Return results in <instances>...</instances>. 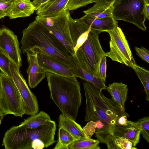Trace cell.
<instances>
[{"label":"cell","mask_w":149,"mask_h":149,"mask_svg":"<svg viewBox=\"0 0 149 149\" xmlns=\"http://www.w3.org/2000/svg\"><path fill=\"white\" fill-rule=\"evenodd\" d=\"M102 32L91 29L87 39L72 57L75 64L85 71L100 78V64L105 54L99 39V35Z\"/></svg>","instance_id":"4"},{"label":"cell","mask_w":149,"mask_h":149,"mask_svg":"<svg viewBox=\"0 0 149 149\" xmlns=\"http://www.w3.org/2000/svg\"><path fill=\"white\" fill-rule=\"evenodd\" d=\"M51 120L50 116L47 113L41 111L25 119L19 125L26 128L34 129L46 124Z\"/></svg>","instance_id":"20"},{"label":"cell","mask_w":149,"mask_h":149,"mask_svg":"<svg viewBox=\"0 0 149 149\" xmlns=\"http://www.w3.org/2000/svg\"><path fill=\"white\" fill-rule=\"evenodd\" d=\"M83 86L86 98L85 122L100 120L110 134L113 136L118 118L123 115L129 117L125 111L111 98L105 97L102 90L85 81Z\"/></svg>","instance_id":"2"},{"label":"cell","mask_w":149,"mask_h":149,"mask_svg":"<svg viewBox=\"0 0 149 149\" xmlns=\"http://www.w3.org/2000/svg\"><path fill=\"white\" fill-rule=\"evenodd\" d=\"M4 116L0 108V125H1V121L3 118Z\"/></svg>","instance_id":"39"},{"label":"cell","mask_w":149,"mask_h":149,"mask_svg":"<svg viewBox=\"0 0 149 149\" xmlns=\"http://www.w3.org/2000/svg\"><path fill=\"white\" fill-rule=\"evenodd\" d=\"M10 67L12 78L22 99L25 114L32 116L38 113L39 109L36 97L29 88L19 69L11 61Z\"/></svg>","instance_id":"9"},{"label":"cell","mask_w":149,"mask_h":149,"mask_svg":"<svg viewBox=\"0 0 149 149\" xmlns=\"http://www.w3.org/2000/svg\"><path fill=\"white\" fill-rule=\"evenodd\" d=\"M36 8L30 0H14L13 7L7 15L10 19L30 16Z\"/></svg>","instance_id":"16"},{"label":"cell","mask_w":149,"mask_h":149,"mask_svg":"<svg viewBox=\"0 0 149 149\" xmlns=\"http://www.w3.org/2000/svg\"><path fill=\"white\" fill-rule=\"evenodd\" d=\"M69 29L75 55L78 49L87 39L91 29L81 22L79 19H74L71 17Z\"/></svg>","instance_id":"12"},{"label":"cell","mask_w":149,"mask_h":149,"mask_svg":"<svg viewBox=\"0 0 149 149\" xmlns=\"http://www.w3.org/2000/svg\"><path fill=\"white\" fill-rule=\"evenodd\" d=\"M32 148L42 149L45 148L43 142L40 139H37L33 140L31 143Z\"/></svg>","instance_id":"36"},{"label":"cell","mask_w":149,"mask_h":149,"mask_svg":"<svg viewBox=\"0 0 149 149\" xmlns=\"http://www.w3.org/2000/svg\"><path fill=\"white\" fill-rule=\"evenodd\" d=\"M76 140V139L65 129L59 127L58 140L53 149H69V145Z\"/></svg>","instance_id":"22"},{"label":"cell","mask_w":149,"mask_h":149,"mask_svg":"<svg viewBox=\"0 0 149 149\" xmlns=\"http://www.w3.org/2000/svg\"><path fill=\"white\" fill-rule=\"evenodd\" d=\"M114 142L119 149H137L133 146L132 143L125 139L116 138Z\"/></svg>","instance_id":"30"},{"label":"cell","mask_w":149,"mask_h":149,"mask_svg":"<svg viewBox=\"0 0 149 149\" xmlns=\"http://www.w3.org/2000/svg\"><path fill=\"white\" fill-rule=\"evenodd\" d=\"M83 12L86 15L95 18H104L113 17L112 6L106 9L95 8L91 7Z\"/></svg>","instance_id":"26"},{"label":"cell","mask_w":149,"mask_h":149,"mask_svg":"<svg viewBox=\"0 0 149 149\" xmlns=\"http://www.w3.org/2000/svg\"><path fill=\"white\" fill-rule=\"evenodd\" d=\"M11 61L9 58L0 51V70L6 76L12 77L10 67Z\"/></svg>","instance_id":"27"},{"label":"cell","mask_w":149,"mask_h":149,"mask_svg":"<svg viewBox=\"0 0 149 149\" xmlns=\"http://www.w3.org/2000/svg\"></svg>","instance_id":"42"},{"label":"cell","mask_w":149,"mask_h":149,"mask_svg":"<svg viewBox=\"0 0 149 149\" xmlns=\"http://www.w3.org/2000/svg\"><path fill=\"white\" fill-rule=\"evenodd\" d=\"M46 74L50 98L62 114L75 121L82 98L79 82L77 79Z\"/></svg>","instance_id":"3"},{"label":"cell","mask_w":149,"mask_h":149,"mask_svg":"<svg viewBox=\"0 0 149 149\" xmlns=\"http://www.w3.org/2000/svg\"><path fill=\"white\" fill-rule=\"evenodd\" d=\"M30 52L37 53L39 64L45 72H47L70 78L77 79L76 69L38 49H35Z\"/></svg>","instance_id":"10"},{"label":"cell","mask_w":149,"mask_h":149,"mask_svg":"<svg viewBox=\"0 0 149 149\" xmlns=\"http://www.w3.org/2000/svg\"><path fill=\"white\" fill-rule=\"evenodd\" d=\"M127 116L126 115H123L120 116L117 119L116 126L122 127L131 126L127 119Z\"/></svg>","instance_id":"35"},{"label":"cell","mask_w":149,"mask_h":149,"mask_svg":"<svg viewBox=\"0 0 149 149\" xmlns=\"http://www.w3.org/2000/svg\"><path fill=\"white\" fill-rule=\"evenodd\" d=\"M48 0H33L32 2L36 8V11L40 5Z\"/></svg>","instance_id":"37"},{"label":"cell","mask_w":149,"mask_h":149,"mask_svg":"<svg viewBox=\"0 0 149 149\" xmlns=\"http://www.w3.org/2000/svg\"><path fill=\"white\" fill-rule=\"evenodd\" d=\"M23 53L38 49L77 69L72 57L65 47L41 23L35 20L22 31L20 41Z\"/></svg>","instance_id":"1"},{"label":"cell","mask_w":149,"mask_h":149,"mask_svg":"<svg viewBox=\"0 0 149 149\" xmlns=\"http://www.w3.org/2000/svg\"><path fill=\"white\" fill-rule=\"evenodd\" d=\"M59 127H62L77 139H89L84 133L81 126L75 120L62 114L58 118Z\"/></svg>","instance_id":"18"},{"label":"cell","mask_w":149,"mask_h":149,"mask_svg":"<svg viewBox=\"0 0 149 149\" xmlns=\"http://www.w3.org/2000/svg\"><path fill=\"white\" fill-rule=\"evenodd\" d=\"M144 0H117L112 6L113 17L116 20L132 24L145 31L147 19Z\"/></svg>","instance_id":"5"},{"label":"cell","mask_w":149,"mask_h":149,"mask_svg":"<svg viewBox=\"0 0 149 149\" xmlns=\"http://www.w3.org/2000/svg\"><path fill=\"white\" fill-rule=\"evenodd\" d=\"M132 68L143 84L146 93V100L149 101V71L147 69L134 64Z\"/></svg>","instance_id":"23"},{"label":"cell","mask_w":149,"mask_h":149,"mask_svg":"<svg viewBox=\"0 0 149 149\" xmlns=\"http://www.w3.org/2000/svg\"><path fill=\"white\" fill-rule=\"evenodd\" d=\"M69 0H48L40 5L36 10L37 16L51 17L60 14L65 10Z\"/></svg>","instance_id":"15"},{"label":"cell","mask_w":149,"mask_h":149,"mask_svg":"<svg viewBox=\"0 0 149 149\" xmlns=\"http://www.w3.org/2000/svg\"><path fill=\"white\" fill-rule=\"evenodd\" d=\"M117 0H92L91 3L95 4L92 7L93 8H107L112 7Z\"/></svg>","instance_id":"31"},{"label":"cell","mask_w":149,"mask_h":149,"mask_svg":"<svg viewBox=\"0 0 149 149\" xmlns=\"http://www.w3.org/2000/svg\"><path fill=\"white\" fill-rule=\"evenodd\" d=\"M0 108L4 116L12 114L22 118L25 114L23 101L12 77L0 72Z\"/></svg>","instance_id":"6"},{"label":"cell","mask_w":149,"mask_h":149,"mask_svg":"<svg viewBox=\"0 0 149 149\" xmlns=\"http://www.w3.org/2000/svg\"><path fill=\"white\" fill-rule=\"evenodd\" d=\"M107 33L110 38V50L105 53V55L113 61L132 68L136 63L128 42L121 29L118 26Z\"/></svg>","instance_id":"8"},{"label":"cell","mask_w":149,"mask_h":149,"mask_svg":"<svg viewBox=\"0 0 149 149\" xmlns=\"http://www.w3.org/2000/svg\"><path fill=\"white\" fill-rule=\"evenodd\" d=\"M26 53L28 63L26 70L28 83L31 88H34L46 77V72L39 64L37 53L31 52Z\"/></svg>","instance_id":"13"},{"label":"cell","mask_w":149,"mask_h":149,"mask_svg":"<svg viewBox=\"0 0 149 149\" xmlns=\"http://www.w3.org/2000/svg\"><path fill=\"white\" fill-rule=\"evenodd\" d=\"M96 124V127L95 130H99L104 127L103 123L100 120H98L95 122Z\"/></svg>","instance_id":"38"},{"label":"cell","mask_w":149,"mask_h":149,"mask_svg":"<svg viewBox=\"0 0 149 149\" xmlns=\"http://www.w3.org/2000/svg\"><path fill=\"white\" fill-rule=\"evenodd\" d=\"M70 11L64 10L58 15L51 17L36 16L35 20L41 23L65 47L71 55H75L69 29Z\"/></svg>","instance_id":"7"},{"label":"cell","mask_w":149,"mask_h":149,"mask_svg":"<svg viewBox=\"0 0 149 149\" xmlns=\"http://www.w3.org/2000/svg\"><path fill=\"white\" fill-rule=\"evenodd\" d=\"M100 141L90 139L76 140L68 146L69 149H99Z\"/></svg>","instance_id":"24"},{"label":"cell","mask_w":149,"mask_h":149,"mask_svg":"<svg viewBox=\"0 0 149 149\" xmlns=\"http://www.w3.org/2000/svg\"><path fill=\"white\" fill-rule=\"evenodd\" d=\"M107 56H104L102 58L99 66V73L100 78L106 82L107 69Z\"/></svg>","instance_id":"34"},{"label":"cell","mask_w":149,"mask_h":149,"mask_svg":"<svg viewBox=\"0 0 149 149\" xmlns=\"http://www.w3.org/2000/svg\"><path fill=\"white\" fill-rule=\"evenodd\" d=\"M0 51L19 69L22 66L21 50L17 35L6 28L0 30Z\"/></svg>","instance_id":"11"},{"label":"cell","mask_w":149,"mask_h":149,"mask_svg":"<svg viewBox=\"0 0 149 149\" xmlns=\"http://www.w3.org/2000/svg\"><path fill=\"white\" fill-rule=\"evenodd\" d=\"M1 93V81H0V95Z\"/></svg>","instance_id":"41"},{"label":"cell","mask_w":149,"mask_h":149,"mask_svg":"<svg viewBox=\"0 0 149 149\" xmlns=\"http://www.w3.org/2000/svg\"><path fill=\"white\" fill-rule=\"evenodd\" d=\"M132 126L139 129L140 134L146 141L149 142V117L145 116L139 119L136 122L128 120Z\"/></svg>","instance_id":"25"},{"label":"cell","mask_w":149,"mask_h":149,"mask_svg":"<svg viewBox=\"0 0 149 149\" xmlns=\"http://www.w3.org/2000/svg\"><path fill=\"white\" fill-rule=\"evenodd\" d=\"M140 130L133 126L122 127L116 126L113 131V136L116 138H121L131 141L133 146L135 147L139 142Z\"/></svg>","instance_id":"19"},{"label":"cell","mask_w":149,"mask_h":149,"mask_svg":"<svg viewBox=\"0 0 149 149\" xmlns=\"http://www.w3.org/2000/svg\"><path fill=\"white\" fill-rule=\"evenodd\" d=\"M76 69L77 77L88 81L100 89H106L107 86L105 83L101 78H98L84 70L77 64Z\"/></svg>","instance_id":"21"},{"label":"cell","mask_w":149,"mask_h":149,"mask_svg":"<svg viewBox=\"0 0 149 149\" xmlns=\"http://www.w3.org/2000/svg\"><path fill=\"white\" fill-rule=\"evenodd\" d=\"M136 54L143 61L149 63V51L148 49L142 46L140 48L135 47Z\"/></svg>","instance_id":"33"},{"label":"cell","mask_w":149,"mask_h":149,"mask_svg":"<svg viewBox=\"0 0 149 149\" xmlns=\"http://www.w3.org/2000/svg\"><path fill=\"white\" fill-rule=\"evenodd\" d=\"M96 124L93 121H88L86 125L82 128L83 132L88 138H91V136L95 132Z\"/></svg>","instance_id":"32"},{"label":"cell","mask_w":149,"mask_h":149,"mask_svg":"<svg viewBox=\"0 0 149 149\" xmlns=\"http://www.w3.org/2000/svg\"><path fill=\"white\" fill-rule=\"evenodd\" d=\"M106 89L111 96V98L125 111V105L127 99L128 88L127 85L122 82H114L109 84Z\"/></svg>","instance_id":"17"},{"label":"cell","mask_w":149,"mask_h":149,"mask_svg":"<svg viewBox=\"0 0 149 149\" xmlns=\"http://www.w3.org/2000/svg\"><path fill=\"white\" fill-rule=\"evenodd\" d=\"M14 0H0V20L7 15L11 10Z\"/></svg>","instance_id":"29"},{"label":"cell","mask_w":149,"mask_h":149,"mask_svg":"<svg viewBox=\"0 0 149 149\" xmlns=\"http://www.w3.org/2000/svg\"><path fill=\"white\" fill-rule=\"evenodd\" d=\"M146 5H149V0H144Z\"/></svg>","instance_id":"40"},{"label":"cell","mask_w":149,"mask_h":149,"mask_svg":"<svg viewBox=\"0 0 149 149\" xmlns=\"http://www.w3.org/2000/svg\"><path fill=\"white\" fill-rule=\"evenodd\" d=\"M92 0H69L65 9L69 11L75 10L92 3Z\"/></svg>","instance_id":"28"},{"label":"cell","mask_w":149,"mask_h":149,"mask_svg":"<svg viewBox=\"0 0 149 149\" xmlns=\"http://www.w3.org/2000/svg\"><path fill=\"white\" fill-rule=\"evenodd\" d=\"M83 23L91 29L102 32L110 31L118 26V22L113 17L104 18H95L85 15L80 19Z\"/></svg>","instance_id":"14"}]
</instances>
